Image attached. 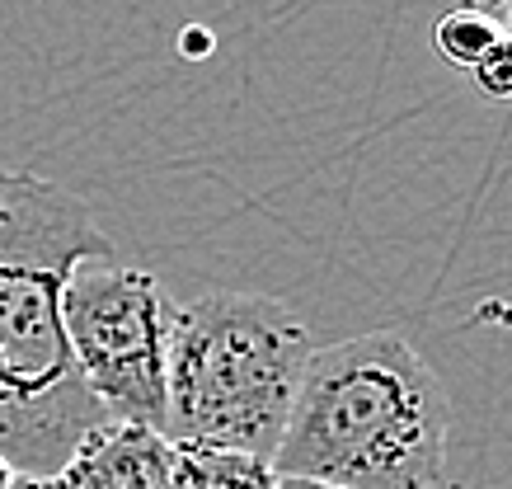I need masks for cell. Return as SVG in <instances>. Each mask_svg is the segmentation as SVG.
Here are the masks:
<instances>
[{
	"mask_svg": "<svg viewBox=\"0 0 512 489\" xmlns=\"http://www.w3.org/2000/svg\"><path fill=\"white\" fill-rule=\"evenodd\" d=\"M113 254L80 193L33 170H0V457L52 475L99 419L62 325V287L80 259Z\"/></svg>",
	"mask_w": 512,
	"mask_h": 489,
	"instance_id": "cell-1",
	"label": "cell"
},
{
	"mask_svg": "<svg viewBox=\"0 0 512 489\" xmlns=\"http://www.w3.org/2000/svg\"><path fill=\"white\" fill-rule=\"evenodd\" d=\"M447 391L404 334L315 348L273 471L339 489H447Z\"/></svg>",
	"mask_w": 512,
	"mask_h": 489,
	"instance_id": "cell-2",
	"label": "cell"
},
{
	"mask_svg": "<svg viewBox=\"0 0 512 489\" xmlns=\"http://www.w3.org/2000/svg\"><path fill=\"white\" fill-rule=\"evenodd\" d=\"M311 353L306 320L278 297L207 292L174 306L165 433L174 442H212L273 461Z\"/></svg>",
	"mask_w": 512,
	"mask_h": 489,
	"instance_id": "cell-3",
	"label": "cell"
},
{
	"mask_svg": "<svg viewBox=\"0 0 512 489\" xmlns=\"http://www.w3.org/2000/svg\"><path fill=\"white\" fill-rule=\"evenodd\" d=\"M174 301L151 269L118 264L113 254L80 259L62 287V325L76 367L109 419L170 424L165 348Z\"/></svg>",
	"mask_w": 512,
	"mask_h": 489,
	"instance_id": "cell-4",
	"label": "cell"
},
{
	"mask_svg": "<svg viewBox=\"0 0 512 489\" xmlns=\"http://www.w3.org/2000/svg\"><path fill=\"white\" fill-rule=\"evenodd\" d=\"M170 480L174 438L127 419H99L52 475L57 489H170Z\"/></svg>",
	"mask_w": 512,
	"mask_h": 489,
	"instance_id": "cell-5",
	"label": "cell"
},
{
	"mask_svg": "<svg viewBox=\"0 0 512 489\" xmlns=\"http://www.w3.org/2000/svg\"><path fill=\"white\" fill-rule=\"evenodd\" d=\"M170 489H278V471L268 457L212 447V442H174Z\"/></svg>",
	"mask_w": 512,
	"mask_h": 489,
	"instance_id": "cell-6",
	"label": "cell"
},
{
	"mask_svg": "<svg viewBox=\"0 0 512 489\" xmlns=\"http://www.w3.org/2000/svg\"><path fill=\"white\" fill-rule=\"evenodd\" d=\"M498 38H503L498 15H484V10H470V5H451L433 29V43H437V52H442V62L466 66V71L494 48Z\"/></svg>",
	"mask_w": 512,
	"mask_h": 489,
	"instance_id": "cell-7",
	"label": "cell"
},
{
	"mask_svg": "<svg viewBox=\"0 0 512 489\" xmlns=\"http://www.w3.org/2000/svg\"><path fill=\"white\" fill-rule=\"evenodd\" d=\"M470 76H475V90L489 99H512V33L503 29L494 48L484 52L480 62L470 66Z\"/></svg>",
	"mask_w": 512,
	"mask_h": 489,
	"instance_id": "cell-8",
	"label": "cell"
},
{
	"mask_svg": "<svg viewBox=\"0 0 512 489\" xmlns=\"http://www.w3.org/2000/svg\"><path fill=\"white\" fill-rule=\"evenodd\" d=\"M5 489H57V485H52L47 475H15V480H10Z\"/></svg>",
	"mask_w": 512,
	"mask_h": 489,
	"instance_id": "cell-9",
	"label": "cell"
},
{
	"mask_svg": "<svg viewBox=\"0 0 512 489\" xmlns=\"http://www.w3.org/2000/svg\"><path fill=\"white\" fill-rule=\"evenodd\" d=\"M278 489H339V485H320V480H301V475H278Z\"/></svg>",
	"mask_w": 512,
	"mask_h": 489,
	"instance_id": "cell-10",
	"label": "cell"
},
{
	"mask_svg": "<svg viewBox=\"0 0 512 489\" xmlns=\"http://www.w3.org/2000/svg\"><path fill=\"white\" fill-rule=\"evenodd\" d=\"M456 5H470V10H484V15H498L503 0H456Z\"/></svg>",
	"mask_w": 512,
	"mask_h": 489,
	"instance_id": "cell-11",
	"label": "cell"
},
{
	"mask_svg": "<svg viewBox=\"0 0 512 489\" xmlns=\"http://www.w3.org/2000/svg\"><path fill=\"white\" fill-rule=\"evenodd\" d=\"M15 466H10V461H5V457H0V489H5V485H10V480H15Z\"/></svg>",
	"mask_w": 512,
	"mask_h": 489,
	"instance_id": "cell-12",
	"label": "cell"
},
{
	"mask_svg": "<svg viewBox=\"0 0 512 489\" xmlns=\"http://www.w3.org/2000/svg\"><path fill=\"white\" fill-rule=\"evenodd\" d=\"M498 24L512 33V0H503V10H498Z\"/></svg>",
	"mask_w": 512,
	"mask_h": 489,
	"instance_id": "cell-13",
	"label": "cell"
}]
</instances>
